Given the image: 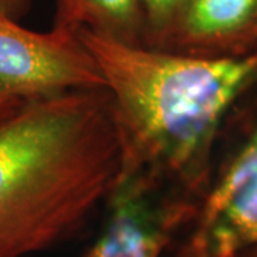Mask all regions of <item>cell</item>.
<instances>
[{"label":"cell","mask_w":257,"mask_h":257,"mask_svg":"<svg viewBox=\"0 0 257 257\" xmlns=\"http://www.w3.org/2000/svg\"><path fill=\"white\" fill-rule=\"evenodd\" d=\"M99 66L119 136L121 169L194 199L207 187L221 128L257 89V53L199 57L77 30Z\"/></svg>","instance_id":"cell-1"},{"label":"cell","mask_w":257,"mask_h":257,"mask_svg":"<svg viewBox=\"0 0 257 257\" xmlns=\"http://www.w3.org/2000/svg\"><path fill=\"white\" fill-rule=\"evenodd\" d=\"M120 169L104 87L25 101L0 123V257L67 239L104 204Z\"/></svg>","instance_id":"cell-2"},{"label":"cell","mask_w":257,"mask_h":257,"mask_svg":"<svg viewBox=\"0 0 257 257\" xmlns=\"http://www.w3.org/2000/svg\"><path fill=\"white\" fill-rule=\"evenodd\" d=\"M190 0H146L145 46H162L166 35L172 29Z\"/></svg>","instance_id":"cell-8"},{"label":"cell","mask_w":257,"mask_h":257,"mask_svg":"<svg viewBox=\"0 0 257 257\" xmlns=\"http://www.w3.org/2000/svg\"><path fill=\"white\" fill-rule=\"evenodd\" d=\"M53 29L89 30L126 45H145L146 0H57Z\"/></svg>","instance_id":"cell-7"},{"label":"cell","mask_w":257,"mask_h":257,"mask_svg":"<svg viewBox=\"0 0 257 257\" xmlns=\"http://www.w3.org/2000/svg\"><path fill=\"white\" fill-rule=\"evenodd\" d=\"M237 257H257V246L244 250V251H243V253H240Z\"/></svg>","instance_id":"cell-11"},{"label":"cell","mask_w":257,"mask_h":257,"mask_svg":"<svg viewBox=\"0 0 257 257\" xmlns=\"http://www.w3.org/2000/svg\"><path fill=\"white\" fill-rule=\"evenodd\" d=\"M25 101V99L0 92V123L9 119L12 114H15L23 106Z\"/></svg>","instance_id":"cell-10"},{"label":"cell","mask_w":257,"mask_h":257,"mask_svg":"<svg viewBox=\"0 0 257 257\" xmlns=\"http://www.w3.org/2000/svg\"><path fill=\"white\" fill-rule=\"evenodd\" d=\"M33 0H0V15L22 20L29 13Z\"/></svg>","instance_id":"cell-9"},{"label":"cell","mask_w":257,"mask_h":257,"mask_svg":"<svg viewBox=\"0 0 257 257\" xmlns=\"http://www.w3.org/2000/svg\"><path fill=\"white\" fill-rule=\"evenodd\" d=\"M97 87L99 66L76 33H40L0 15V92L30 100Z\"/></svg>","instance_id":"cell-5"},{"label":"cell","mask_w":257,"mask_h":257,"mask_svg":"<svg viewBox=\"0 0 257 257\" xmlns=\"http://www.w3.org/2000/svg\"><path fill=\"white\" fill-rule=\"evenodd\" d=\"M199 57L257 53V0H190L162 46Z\"/></svg>","instance_id":"cell-6"},{"label":"cell","mask_w":257,"mask_h":257,"mask_svg":"<svg viewBox=\"0 0 257 257\" xmlns=\"http://www.w3.org/2000/svg\"><path fill=\"white\" fill-rule=\"evenodd\" d=\"M183 233L172 257H237L257 246V107Z\"/></svg>","instance_id":"cell-3"},{"label":"cell","mask_w":257,"mask_h":257,"mask_svg":"<svg viewBox=\"0 0 257 257\" xmlns=\"http://www.w3.org/2000/svg\"><path fill=\"white\" fill-rule=\"evenodd\" d=\"M197 199L139 172H120L104 221L82 257H162L194 216Z\"/></svg>","instance_id":"cell-4"}]
</instances>
